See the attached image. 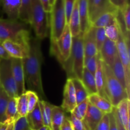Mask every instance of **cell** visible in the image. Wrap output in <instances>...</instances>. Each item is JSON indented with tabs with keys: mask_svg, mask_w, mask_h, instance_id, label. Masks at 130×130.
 <instances>
[{
	"mask_svg": "<svg viewBox=\"0 0 130 130\" xmlns=\"http://www.w3.org/2000/svg\"><path fill=\"white\" fill-rule=\"evenodd\" d=\"M41 41L36 37H30L29 41L28 56L22 59V63L25 84L29 89L28 90L36 92L40 100H44L46 97L42 83L41 66L43 57Z\"/></svg>",
	"mask_w": 130,
	"mask_h": 130,
	"instance_id": "1",
	"label": "cell"
},
{
	"mask_svg": "<svg viewBox=\"0 0 130 130\" xmlns=\"http://www.w3.org/2000/svg\"><path fill=\"white\" fill-rule=\"evenodd\" d=\"M28 25L20 20L0 18V41L10 40L27 44L30 38Z\"/></svg>",
	"mask_w": 130,
	"mask_h": 130,
	"instance_id": "2",
	"label": "cell"
},
{
	"mask_svg": "<svg viewBox=\"0 0 130 130\" xmlns=\"http://www.w3.org/2000/svg\"><path fill=\"white\" fill-rule=\"evenodd\" d=\"M104 91L113 107H116L123 99H129L125 89L116 78L111 69L102 60Z\"/></svg>",
	"mask_w": 130,
	"mask_h": 130,
	"instance_id": "3",
	"label": "cell"
},
{
	"mask_svg": "<svg viewBox=\"0 0 130 130\" xmlns=\"http://www.w3.org/2000/svg\"><path fill=\"white\" fill-rule=\"evenodd\" d=\"M49 13L46 12L39 0H32L30 26L34 29L36 38L43 40L49 35Z\"/></svg>",
	"mask_w": 130,
	"mask_h": 130,
	"instance_id": "4",
	"label": "cell"
},
{
	"mask_svg": "<svg viewBox=\"0 0 130 130\" xmlns=\"http://www.w3.org/2000/svg\"><path fill=\"white\" fill-rule=\"evenodd\" d=\"M50 30L51 41H56L62 35L67 25L63 0H55L50 13Z\"/></svg>",
	"mask_w": 130,
	"mask_h": 130,
	"instance_id": "5",
	"label": "cell"
},
{
	"mask_svg": "<svg viewBox=\"0 0 130 130\" xmlns=\"http://www.w3.org/2000/svg\"><path fill=\"white\" fill-rule=\"evenodd\" d=\"M72 44V36L69 25L67 24L58 40L51 41V54L56 57L62 67L71 56Z\"/></svg>",
	"mask_w": 130,
	"mask_h": 130,
	"instance_id": "6",
	"label": "cell"
},
{
	"mask_svg": "<svg viewBox=\"0 0 130 130\" xmlns=\"http://www.w3.org/2000/svg\"><path fill=\"white\" fill-rule=\"evenodd\" d=\"M72 66L74 78L81 80L84 69L85 53L83 47V34L80 33L76 37H72V50L69 58Z\"/></svg>",
	"mask_w": 130,
	"mask_h": 130,
	"instance_id": "7",
	"label": "cell"
},
{
	"mask_svg": "<svg viewBox=\"0 0 130 130\" xmlns=\"http://www.w3.org/2000/svg\"><path fill=\"white\" fill-rule=\"evenodd\" d=\"M11 58H0V84L10 97H18L16 85L11 69Z\"/></svg>",
	"mask_w": 130,
	"mask_h": 130,
	"instance_id": "8",
	"label": "cell"
},
{
	"mask_svg": "<svg viewBox=\"0 0 130 130\" xmlns=\"http://www.w3.org/2000/svg\"><path fill=\"white\" fill-rule=\"evenodd\" d=\"M118 55L123 65L125 73L126 92L128 96L130 95V58H129V41L124 39L119 30V36L116 41Z\"/></svg>",
	"mask_w": 130,
	"mask_h": 130,
	"instance_id": "9",
	"label": "cell"
},
{
	"mask_svg": "<svg viewBox=\"0 0 130 130\" xmlns=\"http://www.w3.org/2000/svg\"><path fill=\"white\" fill-rule=\"evenodd\" d=\"M116 8L110 0H93L89 6V20L90 25L99 17L107 12H116Z\"/></svg>",
	"mask_w": 130,
	"mask_h": 130,
	"instance_id": "10",
	"label": "cell"
},
{
	"mask_svg": "<svg viewBox=\"0 0 130 130\" xmlns=\"http://www.w3.org/2000/svg\"><path fill=\"white\" fill-rule=\"evenodd\" d=\"M11 60L13 76L16 85L17 95L19 96L26 91L22 59L11 58Z\"/></svg>",
	"mask_w": 130,
	"mask_h": 130,
	"instance_id": "11",
	"label": "cell"
},
{
	"mask_svg": "<svg viewBox=\"0 0 130 130\" xmlns=\"http://www.w3.org/2000/svg\"><path fill=\"white\" fill-rule=\"evenodd\" d=\"M3 45L11 58L24 59L28 56L29 43L25 44L6 40L3 42Z\"/></svg>",
	"mask_w": 130,
	"mask_h": 130,
	"instance_id": "12",
	"label": "cell"
},
{
	"mask_svg": "<svg viewBox=\"0 0 130 130\" xmlns=\"http://www.w3.org/2000/svg\"><path fill=\"white\" fill-rule=\"evenodd\" d=\"M77 105L76 93L71 79H67L63 90V98L61 108L66 112L71 113Z\"/></svg>",
	"mask_w": 130,
	"mask_h": 130,
	"instance_id": "13",
	"label": "cell"
},
{
	"mask_svg": "<svg viewBox=\"0 0 130 130\" xmlns=\"http://www.w3.org/2000/svg\"><path fill=\"white\" fill-rule=\"evenodd\" d=\"M83 47L85 59L98 54L99 52L95 40V28L90 26L87 31L83 34Z\"/></svg>",
	"mask_w": 130,
	"mask_h": 130,
	"instance_id": "14",
	"label": "cell"
},
{
	"mask_svg": "<svg viewBox=\"0 0 130 130\" xmlns=\"http://www.w3.org/2000/svg\"><path fill=\"white\" fill-rule=\"evenodd\" d=\"M99 53L103 62L110 67L118 55L116 42L106 38Z\"/></svg>",
	"mask_w": 130,
	"mask_h": 130,
	"instance_id": "15",
	"label": "cell"
},
{
	"mask_svg": "<svg viewBox=\"0 0 130 130\" xmlns=\"http://www.w3.org/2000/svg\"><path fill=\"white\" fill-rule=\"evenodd\" d=\"M105 114V113L88 102L86 115L83 120V122L87 126L89 130H95L96 126L100 123Z\"/></svg>",
	"mask_w": 130,
	"mask_h": 130,
	"instance_id": "16",
	"label": "cell"
},
{
	"mask_svg": "<svg viewBox=\"0 0 130 130\" xmlns=\"http://www.w3.org/2000/svg\"><path fill=\"white\" fill-rule=\"evenodd\" d=\"M21 0H1V6L9 20H19Z\"/></svg>",
	"mask_w": 130,
	"mask_h": 130,
	"instance_id": "17",
	"label": "cell"
},
{
	"mask_svg": "<svg viewBox=\"0 0 130 130\" xmlns=\"http://www.w3.org/2000/svg\"><path fill=\"white\" fill-rule=\"evenodd\" d=\"M77 6L80 17L81 32L84 34L90 27L89 20V8L88 0H77Z\"/></svg>",
	"mask_w": 130,
	"mask_h": 130,
	"instance_id": "18",
	"label": "cell"
},
{
	"mask_svg": "<svg viewBox=\"0 0 130 130\" xmlns=\"http://www.w3.org/2000/svg\"><path fill=\"white\" fill-rule=\"evenodd\" d=\"M88 99L91 105L105 114H109L112 111L114 107L112 106L110 101L99 94L94 93L90 95Z\"/></svg>",
	"mask_w": 130,
	"mask_h": 130,
	"instance_id": "19",
	"label": "cell"
},
{
	"mask_svg": "<svg viewBox=\"0 0 130 130\" xmlns=\"http://www.w3.org/2000/svg\"><path fill=\"white\" fill-rule=\"evenodd\" d=\"M129 99H123L116 107L117 114L126 130H129Z\"/></svg>",
	"mask_w": 130,
	"mask_h": 130,
	"instance_id": "20",
	"label": "cell"
},
{
	"mask_svg": "<svg viewBox=\"0 0 130 130\" xmlns=\"http://www.w3.org/2000/svg\"><path fill=\"white\" fill-rule=\"evenodd\" d=\"M96 83L97 93L101 95L103 97L108 99L104 91V71H103L102 59L101 58L99 52L97 54V66H96V72L94 75Z\"/></svg>",
	"mask_w": 130,
	"mask_h": 130,
	"instance_id": "21",
	"label": "cell"
},
{
	"mask_svg": "<svg viewBox=\"0 0 130 130\" xmlns=\"http://www.w3.org/2000/svg\"><path fill=\"white\" fill-rule=\"evenodd\" d=\"M30 130H38L44 126L43 118L38 103L30 112L26 116Z\"/></svg>",
	"mask_w": 130,
	"mask_h": 130,
	"instance_id": "22",
	"label": "cell"
},
{
	"mask_svg": "<svg viewBox=\"0 0 130 130\" xmlns=\"http://www.w3.org/2000/svg\"><path fill=\"white\" fill-rule=\"evenodd\" d=\"M66 115L61 107L53 105L51 118V130H61Z\"/></svg>",
	"mask_w": 130,
	"mask_h": 130,
	"instance_id": "23",
	"label": "cell"
},
{
	"mask_svg": "<svg viewBox=\"0 0 130 130\" xmlns=\"http://www.w3.org/2000/svg\"><path fill=\"white\" fill-rule=\"evenodd\" d=\"M70 31L72 37H76L81 33V27H80V17L77 6V0L76 2L72 12L71 13L69 21L68 23Z\"/></svg>",
	"mask_w": 130,
	"mask_h": 130,
	"instance_id": "24",
	"label": "cell"
},
{
	"mask_svg": "<svg viewBox=\"0 0 130 130\" xmlns=\"http://www.w3.org/2000/svg\"><path fill=\"white\" fill-rule=\"evenodd\" d=\"M32 0H21L19 20L27 25L31 23V11Z\"/></svg>",
	"mask_w": 130,
	"mask_h": 130,
	"instance_id": "25",
	"label": "cell"
},
{
	"mask_svg": "<svg viewBox=\"0 0 130 130\" xmlns=\"http://www.w3.org/2000/svg\"><path fill=\"white\" fill-rule=\"evenodd\" d=\"M41 113L43 118V124L44 126H46L51 130V118H52V111L53 105L44 100H40L38 101Z\"/></svg>",
	"mask_w": 130,
	"mask_h": 130,
	"instance_id": "26",
	"label": "cell"
},
{
	"mask_svg": "<svg viewBox=\"0 0 130 130\" xmlns=\"http://www.w3.org/2000/svg\"><path fill=\"white\" fill-rule=\"evenodd\" d=\"M116 12H107L102 14L97 18L95 21L91 24V26L94 28L102 27L105 28L107 26L116 22Z\"/></svg>",
	"mask_w": 130,
	"mask_h": 130,
	"instance_id": "27",
	"label": "cell"
},
{
	"mask_svg": "<svg viewBox=\"0 0 130 130\" xmlns=\"http://www.w3.org/2000/svg\"><path fill=\"white\" fill-rule=\"evenodd\" d=\"M71 79L73 84L74 88L75 93H76V103L77 105L88 99L89 96V93L81 79L77 78H72Z\"/></svg>",
	"mask_w": 130,
	"mask_h": 130,
	"instance_id": "28",
	"label": "cell"
},
{
	"mask_svg": "<svg viewBox=\"0 0 130 130\" xmlns=\"http://www.w3.org/2000/svg\"><path fill=\"white\" fill-rule=\"evenodd\" d=\"M112 71L114 74L116 78L118 80L121 85L126 91V79H125V73H124V69H123V65L121 62L120 58L119 55H118L113 62L112 65L110 67Z\"/></svg>",
	"mask_w": 130,
	"mask_h": 130,
	"instance_id": "29",
	"label": "cell"
},
{
	"mask_svg": "<svg viewBox=\"0 0 130 130\" xmlns=\"http://www.w3.org/2000/svg\"><path fill=\"white\" fill-rule=\"evenodd\" d=\"M81 81L87 90L89 95L91 94L97 93L95 77L85 67H84Z\"/></svg>",
	"mask_w": 130,
	"mask_h": 130,
	"instance_id": "30",
	"label": "cell"
},
{
	"mask_svg": "<svg viewBox=\"0 0 130 130\" xmlns=\"http://www.w3.org/2000/svg\"><path fill=\"white\" fill-rule=\"evenodd\" d=\"M17 97H10L8 103L6 110V117L7 120L11 122H14L19 118L17 114Z\"/></svg>",
	"mask_w": 130,
	"mask_h": 130,
	"instance_id": "31",
	"label": "cell"
},
{
	"mask_svg": "<svg viewBox=\"0 0 130 130\" xmlns=\"http://www.w3.org/2000/svg\"><path fill=\"white\" fill-rule=\"evenodd\" d=\"M10 98L9 95L1 87L0 91V123H4L7 121L6 117V110Z\"/></svg>",
	"mask_w": 130,
	"mask_h": 130,
	"instance_id": "32",
	"label": "cell"
},
{
	"mask_svg": "<svg viewBox=\"0 0 130 130\" xmlns=\"http://www.w3.org/2000/svg\"><path fill=\"white\" fill-rule=\"evenodd\" d=\"M17 114L19 118L20 117H26L28 114L27 100L25 92L24 94L17 97Z\"/></svg>",
	"mask_w": 130,
	"mask_h": 130,
	"instance_id": "33",
	"label": "cell"
},
{
	"mask_svg": "<svg viewBox=\"0 0 130 130\" xmlns=\"http://www.w3.org/2000/svg\"><path fill=\"white\" fill-rule=\"evenodd\" d=\"M88 102V99H86L83 102L77 104L71 114H73L76 118H77L79 120L83 121L85 115H86Z\"/></svg>",
	"mask_w": 130,
	"mask_h": 130,
	"instance_id": "34",
	"label": "cell"
},
{
	"mask_svg": "<svg viewBox=\"0 0 130 130\" xmlns=\"http://www.w3.org/2000/svg\"><path fill=\"white\" fill-rule=\"evenodd\" d=\"M104 29L106 38L112 41L116 42L119 33V28L117 22L109 26H107Z\"/></svg>",
	"mask_w": 130,
	"mask_h": 130,
	"instance_id": "35",
	"label": "cell"
},
{
	"mask_svg": "<svg viewBox=\"0 0 130 130\" xmlns=\"http://www.w3.org/2000/svg\"><path fill=\"white\" fill-rule=\"evenodd\" d=\"M25 93H26L27 100L28 113H29L34 109L36 105H37L39 100V98L38 94L33 91L27 90L25 91Z\"/></svg>",
	"mask_w": 130,
	"mask_h": 130,
	"instance_id": "36",
	"label": "cell"
},
{
	"mask_svg": "<svg viewBox=\"0 0 130 130\" xmlns=\"http://www.w3.org/2000/svg\"><path fill=\"white\" fill-rule=\"evenodd\" d=\"M106 38L104 28H95V40H96V48L99 52L101 50Z\"/></svg>",
	"mask_w": 130,
	"mask_h": 130,
	"instance_id": "37",
	"label": "cell"
},
{
	"mask_svg": "<svg viewBox=\"0 0 130 130\" xmlns=\"http://www.w3.org/2000/svg\"><path fill=\"white\" fill-rule=\"evenodd\" d=\"M84 66L85 68L93 75H95L97 66V55L90 58H85L84 62Z\"/></svg>",
	"mask_w": 130,
	"mask_h": 130,
	"instance_id": "38",
	"label": "cell"
},
{
	"mask_svg": "<svg viewBox=\"0 0 130 130\" xmlns=\"http://www.w3.org/2000/svg\"><path fill=\"white\" fill-rule=\"evenodd\" d=\"M13 130H30L26 117H20L14 121Z\"/></svg>",
	"mask_w": 130,
	"mask_h": 130,
	"instance_id": "39",
	"label": "cell"
},
{
	"mask_svg": "<svg viewBox=\"0 0 130 130\" xmlns=\"http://www.w3.org/2000/svg\"><path fill=\"white\" fill-rule=\"evenodd\" d=\"M63 1H64V8L65 11H66V21H67V24H68L71 13H72L75 3L77 1V0H63Z\"/></svg>",
	"mask_w": 130,
	"mask_h": 130,
	"instance_id": "40",
	"label": "cell"
},
{
	"mask_svg": "<svg viewBox=\"0 0 130 130\" xmlns=\"http://www.w3.org/2000/svg\"><path fill=\"white\" fill-rule=\"evenodd\" d=\"M95 130H110V119L109 114H105L104 116Z\"/></svg>",
	"mask_w": 130,
	"mask_h": 130,
	"instance_id": "41",
	"label": "cell"
},
{
	"mask_svg": "<svg viewBox=\"0 0 130 130\" xmlns=\"http://www.w3.org/2000/svg\"><path fill=\"white\" fill-rule=\"evenodd\" d=\"M73 130H83L84 124L83 121L76 118L73 114H71V116L68 117Z\"/></svg>",
	"mask_w": 130,
	"mask_h": 130,
	"instance_id": "42",
	"label": "cell"
},
{
	"mask_svg": "<svg viewBox=\"0 0 130 130\" xmlns=\"http://www.w3.org/2000/svg\"><path fill=\"white\" fill-rule=\"evenodd\" d=\"M123 14V19L127 30L129 32L130 30V7L129 4H128L123 10H121Z\"/></svg>",
	"mask_w": 130,
	"mask_h": 130,
	"instance_id": "43",
	"label": "cell"
},
{
	"mask_svg": "<svg viewBox=\"0 0 130 130\" xmlns=\"http://www.w3.org/2000/svg\"><path fill=\"white\" fill-rule=\"evenodd\" d=\"M110 2L116 8L123 10L128 4H129V0H110Z\"/></svg>",
	"mask_w": 130,
	"mask_h": 130,
	"instance_id": "44",
	"label": "cell"
},
{
	"mask_svg": "<svg viewBox=\"0 0 130 130\" xmlns=\"http://www.w3.org/2000/svg\"><path fill=\"white\" fill-rule=\"evenodd\" d=\"M113 111H114V117H115V119H116V123L117 129H118V130H126L125 128H124V126H123V124H122L121 122L120 119H119V116H118V114H117L116 107H113Z\"/></svg>",
	"mask_w": 130,
	"mask_h": 130,
	"instance_id": "45",
	"label": "cell"
},
{
	"mask_svg": "<svg viewBox=\"0 0 130 130\" xmlns=\"http://www.w3.org/2000/svg\"><path fill=\"white\" fill-rule=\"evenodd\" d=\"M109 119H110V130H118L117 129L115 117H114V111L111 112L109 114Z\"/></svg>",
	"mask_w": 130,
	"mask_h": 130,
	"instance_id": "46",
	"label": "cell"
},
{
	"mask_svg": "<svg viewBox=\"0 0 130 130\" xmlns=\"http://www.w3.org/2000/svg\"><path fill=\"white\" fill-rule=\"evenodd\" d=\"M0 58L1 59H10L11 58L8 53L6 52V50L3 45V43L0 41Z\"/></svg>",
	"mask_w": 130,
	"mask_h": 130,
	"instance_id": "47",
	"label": "cell"
},
{
	"mask_svg": "<svg viewBox=\"0 0 130 130\" xmlns=\"http://www.w3.org/2000/svg\"><path fill=\"white\" fill-rule=\"evenodd\" d=\"M39 1L46 12L50 13L52 10V5H51L50 0H39Z\"/></svg>",
	"mask_w": 130,
	"mask_h": 130,
	"instance_id": "48",
	"label": "cell"
},
{
	"mask_svg": "<svg viewBox=\"0 0 130 130\" xmlns=\"http://www.w3.org/2000/svg\"><path fill=\"white\" fill-rule=\"evenodd\" d=\"M61 130H73L68 117L66 116V118H65L63 124H62V128H61Z\"/></svg>",
	"mask_w": 130,
	"mask_h": 130,
	"instance_id": "49",
	"label": "cell"
},
{
	"mask_svg": "<svg viewBox=\"0 0 130 130\" xmlns=\"http://www.w3.org/2000/svg\"><path fill=\"white\" fill-rule=\"evenodd\" d=\"M11 123H13V122L10 121L8 120L4 122V123H0V130H6L8 125Z\"/></svg>",
	"mask_w": 130,
	"mask_h": 130,
	"instance_id": "50",
	"label": "cell"
},
{
	"mask_svg": "<svg viewBox=\"0 0 130 130\" xmlns=\"http://www.w3.org/2000/svg\"><path fill=\"white\" fill-rule=\"evenodd\" d=\"M13 128H14V122H13V123H11L10 124H9L6 130H13Z\"/></svg>",
	"mask_w": 130,
	"mask_h": 130,
	"instance_id": "51",
	"label": "cell"
},
{
	"mask_svg": "<svg viewBox=\"0 0 130 130\" xmlns=\"http://www.w3.org/2000/svg\"><path fill=\"white\" fill-rule=\"evenodd\" d=\"M38 130H50L49 129V128H48V127H46V126H43V127H42L41 128H40V129H38Z\"/></svg>",
	"mask_w": 130,
	"mask_h": 130,
	"instance_id": "52",
	"label": "cell"
},
{
	"mask_svg": "<svg viewBox=\"0 0 130 130\" xmlns=\"http://www.w3.org/2000/svg\"><path fill=\"white\" fill-rule=\"evenodd\" d=\"M83 124H84V129L83 130H89L88 128H87V126H86L85 125V124H84V123H83Z\"/></svg>",
	"mask_w": 130,
	"mask_h": 130,
	"instance_id": "53",
	"label": "cell"
},
{
	"mask_svg": "<svg viewBox=\"0 0 130 130\" xmlns=\"http://www.w3.org/2000/svg\"><path fill=\"white\" fill-rule=\"evenodd\" d=\"M88 8H89V6H90V5H91V3H92L93 0H88Z\"/></svg>",
	"mask_w": 130,
	"mask_h": 130,
	"instance_id": "54",
	"label": "cell"
},
{
	"mask_svg": "<svg viewBox=\"0 0 130 130\" xmlns=\"http://www.w3.org/2000/svg\"><path fill=\"white\" fill-rule=\"evenodd\" d=\"M50 4H51V5H52H52H53V3H54L55 0H50Z\"/></svg>",
	"mask_w": 130,
	"mask_h": 130,
	"instance_id": "55",
	"label": "cell"
},
{
	"mask_svg": "<svg viewBox=\"0 0 130 130\" xmlns=\"http://www.w3.org/2000/svg\"><path fill=\"white\" fill-rule=\"evenodd\" d=\"M1 6V0H0V8Z\"/></svg>",
	"mask_w": 130,
	"mask_h": 130,
	"instance_id": "56",
	"label": "cell"
},
{
	"mask_svg": "<svg viewBox=\"0 0 130 130\" xmlns=\"http://www.w3.org/2000/svg\"><path fill=\"white\" fill-rule=\"evenodd\" d=\"M1 84H0V91H1Z\"/></svg>",
	"mask_w": 130,
	"mask_h": 130,
	"instance_id": "57",
	"label": "cell"
}]
</instances>
